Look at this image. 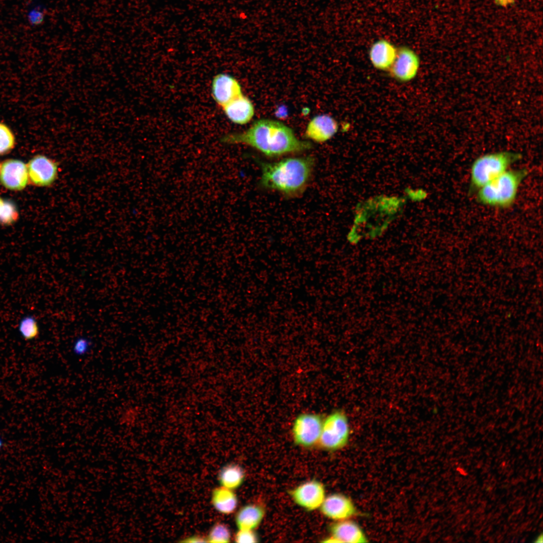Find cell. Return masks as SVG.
<instances>
[{
    "mask_svg": "<svg viewBox=\"0 0 543 543\" xmlns=\"http://www.w3.org/2000/svg\"><path fill=\"white\" fill-rule=\"evenodd\" d=\"M4 204H5V201L3 200L0 197V215H1V214H2V213L3 211L4 207Z\"/></svg>",
    "mask_w": 543,
    "mask_h": 543,
    "instance_id": "28",
    "label": "cell"
},
{
    "mask_svg": "<svg viewBox=\"0 0 543 543\" xmlns=\"http://www.w3.org/2000/svg\"><path fill=\"white\" fill-rule=\"evenodd\" d=\"M398 48L389 40L381 39L374 42L369 51L373 66L380 70L388 71L393 64Z\"/></svg>",
    "mask_w": 543,
    "mask_h": 543,
    "instance_id": "13",
    "label": "cell"
},
{
    "mask_svg": "<svg viewBox=\"0 0 543 543\" xmlns=\"http://www.w3.org/2000/svg\"><path fill=\"white\" fill-rule=\"evenodd\" d=\"M28 178L27 166L19 160H6L0 167V181L8 189L23 190L28 184Z\"/></svg>",
    "mask_w": 543,
    "mask_h": 543,
    "instance_id": "11",
    "label": "cell"
},
{
    "mask_svg": "<svg viewBox=\"0 0 543 543\" xmlns=\"http://www.w3.org/2000/svg\"><path fill=\"white\" fill-rule=\"evenodd\" d=\"M261 169L260 183L264 188L279 191L288 196L301 194L306 189L313 169L311 156L291 157L274 163L258 162Z\"/></svg>",
    "mask_w": 543,
    "mask_h": 543,
    "instance_id": "2",
    "label": "cell"
},
{
    "mask_svg": "<svg viewBox=\"0 0 543 543\" xmlns=\"http://www.w3.org/2000/svg\"><path fill=\"white\" fill-rule=\"evenodd\" d=\"M206 538L208 542H229L231 539V531L225 523L218 522L210 529Z\"/></svg>",
    "mask_w": 543,
    "mask_h": 543,
    "instance_id": "21",
    "label": "cell"
},
{
    "mask_svg": "<svg viewBox=\"0 0 543 543\" xmlns=\"http://www.w3.org/2000/svg\"><path fill=\"white\" fill-rule=\"evenodd\" d=\"M519 153L503 151L487 153L478 157L472 163L470 172L469 193L471 195L480 188L508 170L519 160Z\"/></svg>",
    "mask_w": 543,
    "mask_h": 543,
    "instance_id": "4",
    "label": "cell"
},
{
    "mask_svg": "<svg viewBox=\"0 0 543 543\" xmlns=\"http://www.w3.org/2000/svg\"><path fill=\"white\" fill-rule=\"evenodd\" d=\"M15 144V138L12 130L6 124L0 123V155L10 151Z\"/></svg>",
    "mask_w": 543,
    "mask_h": 543,
    "instance_id": "22",
    "label": "cell"
},
{
    "mask_svg": "<svg viewBox=\"0 0 543 543\" xmlns=\"http://www.w3.org/2000/svg\"><path fill=\"white\" fill-rule=\"evenodd\" d=\"M331 536L337 542H366L368 538L356 522L348 519L338 521L330 526Z\"/></svg>",
    "mask_w": 543,
    "mask_h": 543,
    "instance_id": "15",
    "label": "cell"
},
{
    "mask_svg": "<svg viewBox=\"0 0 543 543\" xmlns=\"http://www.w3.org/2000/svg\"><path fill=\"white\" fill-rule=\"evenodd\" d=\"M528 173L526 168L506 170L478 190L477 201L490 207H510L514 203L519 187Z\"/></svg>",
    "mask_w": 543,
    "mask_h": 543,
    "instance_id": "3",
    "label": "cell"
},
{
    "mask_svg": "<svg viewBox=\"0 0 543 543\" xmlns=\"http://www.w3.org/2000/svg\"><path fill=\"white\" fill-rule=\"evenodd\" d=\"M27 168L31 181L39 187L52 185L58 175L57 162L43 155H38L32 158L28 164Z\"/></svg>",
    "mask_w": 543,
    "mask_h": 543,
    "instance_id": "9",
    "label": "cell"
},
{
    "mask_svg": "<svg viewBox=\"0 0 543 543\" xmlns=\"http://www.w3.org/2000/svg\"><path fill=\"white\" fill-rule=\"evenodd\" d=\"M221 141L228 144L249 145L270 157L303 151L312 147L310 142L297 138L288 126L267 119L255 121L243 132L226 134Z\"/></svg>",
    "mask_w": 543,
    "mask_h": 543,
    "instance_id": "1",
    "label": "cell"
},
{
    "mask_svg": "<svg viewBox=\"0 0 543 543\" xmlns=\"http://www.w3.org/2000/svg\"><path fill=\"white\" fill-rule=\"evenodd\" d=\"M321 416L305 413L299 415L292 426V434L295 443L304 447H310L318 443L322 423Z\"/></svg>",
    "mask_w": 543,
    "mask_h": 543,
    "instance_id": "6",
    "label": "cell"
},
{
    "mask_svg": "<svg viewBox=\"0 0 543 543\" xmlns=\"http://www.w3.org/2000/svg\"><path fill=\"white\" fill-rule=\"evenodd\" d=\"M87 347V342L85 339H80L77 341L75 344V348L77 351L81 352L85 350Z\"/></svg>",
    "mask_w": 543,
    "mask_h": 543,
    "instance_id": "26",
    "label": "cell"
},
{
    "mask_svg": "<svg viewBox=\"0 0 543 543\" xmlns=\"http://www.w3.org/2000/svg\"><path fill=\"white\" fill-rule=\"evenodd\" d=\"M211 503L217 511L228 515L236 509L238 501L233 490L220 486L213 490Z\"/></svg>",
    "mask_w": 543,
    "mask_h": 543,
    "instance_id": "18",
    "label": "cell"
},
{
    "mask_svg": "<svg viewBox=\"0 0 543 543\" xmlns=\"http://www.w3.org/2000/svg\"><path fill=\"white\" fill-rule=\"evenodd\" d=\"M290 495L298 506L312 511L320 508L325 498V490L322 483L313 480L295 488L290 491Z\"/></svg>",
    "mask_w": 543,
    "mask_h": 543,
    "instance_id": "8",
    "label": "cell"
},
{
    "mask_svg": "<svg viewBox=\"0 0 543 543\" xmlns=\"http://www.w3.org/2000/svg\"><path fill=\"white\" fill-rule=\"evenodd\" d=\"M419 67L418 54L411 48L403 46L398 48L396 59L388 71L396 80L406 82L416 77Z\"/></svg>",
    "mask_w": 543,
    "mask_h": 543,
    "instance_id": "7",
    "label": "cell"
},
{
    "mask_svg": "<svg viewBox=\"0 0 543 543\" xmlns=\"http://www.w3.org/2000/svg\"><path fill=\"white\" fill-rule=\"evenodd\" d=\"M265 514L261 506L249 504L243 506L237 512L235 521L238 529L254 530L261 522Z\"/></svg>",
    "mask_w": 543,
    "mask_h": 543,
    "instance_id": "17",
    "label": "cell"
},
{
    "mask_svg": "<svg viewBox=\"0 0 543 543\" xmlns=\"http://www.w3.org/2000/svg\"><path fill=\"white\" fill-rule=\"evenodd\" d=\"M349 433L346 415L341 411H335L323 419L318 443L326 450H339L347 444Z\"/></svg>",
    "mask_w": 543,
    "mask_h": 543,
    "instance_id": "5",
    "label": "cell"
},
{
    "mask_svg": "<svg viewBox=\"0 0 543 543\" xmlns=\"http://www.w3.org/2000/svg\"><path fill=\"white\" fill-rule=\"evenodd\" d=\"M242 94L239 83L232 76L219 73L213 78L212 82V97L217 104L222 107Z\"/></svg>",
    "mask_w": 543,
    "mask_h": 543,
    "instance_id": "12",
    "label": "cell"
},
{
    "mask_svg": "<svg viewBox=\"0 0 543 543\" xmlns=\"http://www.w3.org/2000/svg\"><path fill=\"white\" fill-rule=\"evenodd\" d=\"M338 129V123L333 117L327 115H320L315 116L309 122L305 136L315 142L321 143L331 139Z\"/></svg>",
    "mask_w": 543,
    "mask_h": 543,
    "instance_id": "14",
    "label": "cell"
},
{
    "mask_svg": "<svg viewBox=\"0 0 543 543\" xmlns=\"http://www.w3.org/2000/svg\"><path fill=\"white\" fill-rule=\"evenodd\" d=\"M320 508L325 517L336 521L348 519L358 514L352 500L339 493L325 497Z\"/></svg>",
    "mask_w": 543,
    "mask_h": 543,
    "instance_id": "10",
    "label": "cell"
},
{
    "mask_svg": "<svg viewBox=\"0 0 543 543\" xmlns=\"http://www.w3.org/2000/svg\"><path fill=\"white\" fill-rule=\"evenodd\" d=\"M533 542H534L542 543V533H541L540 534H539L535 538V539L533 540Z\"/></svg>",
    "mask_w": 543,
    "mask_h": 543,
    "instance_id": "27",
    "label": "cell"
},
{
    "mask_svg": "<svg viewBox=\"0 0 543 543\" xmlns=\"http://www.w3.org/2000/svg\"><path fill=\"white\" fill-rule=\"evenodd\" d=\"M182 542H206L207 538L201 535H194L181 540Z\"/></svg>",
    "mask_w": 543,
    "mask_h": 543,
    "instance_id": "25",
    "label": "cell"
},
{
    "mask_svg": "<svg viewBox=\"0 0 543 543\" xmlns=\"http://www.w3.org/2000/svg\"><path fill=\"white\" fill-rule=\"evenodd\" d=\"M18 330L21 337L26 341L36 339L40 333V328L37 319L31 314L24 316L18 322Z\"/></svg>",
    "mask_w": 543,
    "mask_h": 543,
    "instance_id": "20",
    "label": "cell"
},
{
    "mask_svg": "<svg viewBox=\"0 0 543 543\" xmlns=\"http://www.w3.org/2000/svg\"><path fill=\"white\" fill-rule=\"evenodd\" d=\"M234 540L238 543H253L258 542V538L254 530L238 529Z\"/></svg>",
    "mask_w": 543,
    "mask_h": 543,
    "instance_id": "24",
    "label": "cell"
},
{
    "mask_svg": "<svg viewBox=\"0 0 543 543\" xmlns=\"http://www.w3.org/2000/svg\"><path fill=\"white\" fill-rule=\"evenodd\" d=\"M222 108L225 115L231 121L240 125L247 123L254 114L252 103L243 94Z\"/></svg>",
    "mask_w": 543,
    "mask_h": 543,
    "instance_id": "16",
    "label": "cell"
},
{
    "mask_svg": "<svg viewBox=\"0 0 543 543\" xmlns=\"http://www.w3.org/2000/svg\"><path fill=\"white\" fill-rule=\"evenodd\" d=\"M18 216L16 206L10 201H5L4 209L0 215V223L11 224L17 220Z\"/></svg>",
    "mask_w": 543,
    "mask_h": 543,
    "instance_id": "23",
    "label": "cell"
},
{
    "mask_svg": "<svg viewBox=\"0 0 543 543\" xmlns=\"http://www.w3.org/2000/svg\"><path fill=\"white\" fill-rule=\"evenodd\" d=\"M245 477L243 469L235 464H229L223 466L218 474V481L220 486L232 490L241 486Z\"/></svg>",
    "mask_w": 543,
    "mask_h": 543,
    "instance_id": "19",
    "label": "cell"
},
{
    "mask_svg": "<svg viewBox=\"0 0 543 543\" xmlns=\"http://www.w3.org/2000/svg\"><path fill=\"white\" fill-rule=\"evenodd\" d=\"M5 441L3 438L0 436V451L4 447Z\"/></svg>",
    "mask_w": 543,
    "mask_h": 543,
    "instance_id": "29",
    "label": "cell"
}]
</instances>
